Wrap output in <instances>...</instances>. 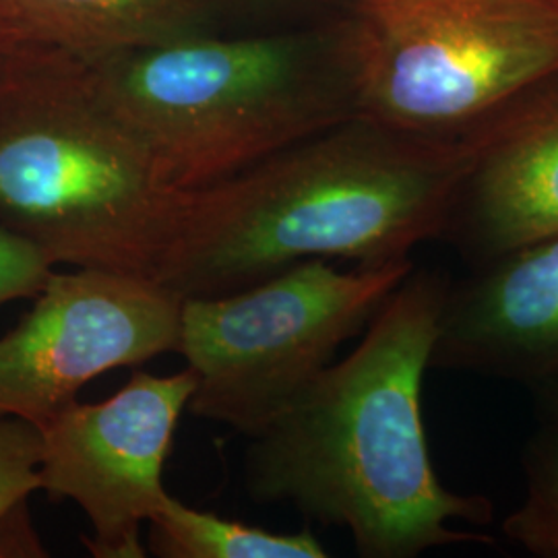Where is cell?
Returning <instances> with one entry per match:
<instances>
[{"label":"cell","mask_w":558,"mask_h":558,"mask_svg":"<svg viewBox=\"0 0 558 558\" xmlns=\"http://www.w3.org/2000/svg\"><path fill=\"white\" fill-rule=\"evenodd\" d=\"M449 281L440 269L414 267L356 350L331 362L253 437L244 463L253 502L292 505L306 519L345 527L362 558L495 544L456 525H490L495 502L442 484L422 416V383Z\"/></svg>","instance_id":"obj_1"},{"label":"cell","mask_w":558,"mask_h":558,"mask_svg":"<svg viewBox=\"0 0 558 558\" xmlns=\"http://www.w3.org/2000/svg\"><path fill=\"white\" fill-rule=\"evenodd\" d=\"M472 156L474 137H420L356 114L184 193L154 281L180 299H211L304 260L410 259L440 239Z\"/></svg>","instance_id":"obj_2"},{"label":"cell","mask_w":558,"mask_h":558,"mask_svg":"<svg viewBox=\"0 0 558 558\" xmlns=\"http://www.w3.org/2000/svg\"><path fill=\"white\" fill-rule=\"evenodd\" d=\"M182 199L83 60L32 44L0 59V226L57 265L154 279Z\"/></svg>","instance_id":"obj_3"},{"label":"cell","mask_w":558,"mask_h":558,"mask_svg":"<svg viewBox=\"0 0 558 558\" xmlns=\"http://www.w3.org/2000/svg\"><path fill=\"white\" fill-rule=\"evenodd\" d=\"M177 191H199L359 114L348 71L299 36L207 32L83 60Z\"/></svg>","instance_id":"obj_4"},{"label":"cell","mask_w":558,"mask_h":558,"mask_svg":"<svg viewBox=\"0 0 558 558\" xmlns=\"http://www.w3.org/2000/svg\"><path fill=\"white\" fill-rule=\"evenodd\" d=\"M360 117L420 137L476 129L558 75V0H359Z\"/></svg>","instance_id":"obj_5"},{"label":"cell","mask_w":558,"mask_h":558,"mask_svg":"<svg viewBox=\"0 0 558 558\" xmlns=\"http://www.w3.org/2000/svg\"><path fill=\"white\" fill-rule=\"evenodd\" d=\"M414 260L338 269L304 260L211 299H182L177 354L195 371L189 412L257 437L366 329Z\"/></svg>","instance_id":"obj_6"},{"label":"cell","mask_w":558,"mask_h":558,"mask_svg":"<svg viewBox=\"0 0 558 558\" xmlns=\"http://www.w3.org/2000/svg\"><path fill=\"white\" fill-rule=\"evenodd\" d=\"M180 304L154 279L52 271L32 311L0 338V418L44 428L96 377L174 352Z\"/></svg>","instance_id":"obj_7"},{"label":"cell","mask_w":558,"mask_h":558,"mask_svg":"<svg viewBox=\"0 0 558 558\" xmlns=\"http://www.w3.org/2000/svg\"><path fill=\"white\" fill-rule=\"evenodd\" d=\"M197 375L133 371L114 396L66 405L41 433L40 490L73 500L92 525L83 538L92 557L143 558L141 525L168 495L163 465Z\"/></svg>","instance_id":"obj_8"},{"label":"cell","mask_w":558,"mask_h":558,"mask_svg":"<svg viewBox=\"0 0 558 558\" xmlns=\"http://www.w3.org/2000/svg\"><path fill=\"white\" fill-rule=\"evenodd\" d=\"M474 131L439 240L476 267L558 239V92L525 94Z\"/></svg>","instance_id":"obj_9"},{"label":"cell","mask_w":558,"mask_h":558,"mask_svg":"<svg viewBox=\"0 0 558 558\" xmlns=\"http://www.w3.org/2000/svg\"><path fill=\"white\" fill-rule=\"evenodd\" d=\"M430 368L532 389L558 379V239L449 281Z\"/></svg>","instance_id":"obj_10"},{"label":"cell","mask_w":558,"mask_h":558,"mask_svg":"<svg viewBox=\"0 0 558 558\" xmlns=\"http://www.w3.org/2000/svg\"><path fill=\"white\" fill-rule=\"evenodd\" d=\"M209 0H0L21 44L98 60L205 32Z\"/></svg>","instance_id":"obj_11"},{"label":"cell","mask_w":558,"mask_h":558,"mask_svg":"<svg viewBox=\"0 0 558 558\" xmlns=\"http://www.w3.org/2000/svg\"><path fill=\"white\" fill-rule=\"evenodd\" d=\"M147 548L161 558H325L311 530L269 532L184 505L170 493L147 523Z\"/></svg>","instance_id":"obj_12"},{"label":"cell","mask_w":558,"mask_h":558,"mask_svg":"<svg viewBox=\"0 0 558 558\" xmlns=\"http://www.w3.org/2000/svg\"><path fill=\"white\" fill-rule=\"evenodd\" d=\"M525 497L502 519L505 538L539 558H558V428L546 426L523 449Z\"/></svg>","instance_id":"obj_13"},{"label":"cell","mask_w":558,"mask_h":558,"mask_svg":"<svg viewBox=\"0 0 558 558\" xmlns=\"http://www.w3.org/2000/svg\"><path fill=\"white\" fill-rule=\"evenodd\" d=\"M41 433L21 418H0V521L40 490Z\"/></svg>","instance_id":"obj_14"},{"label":"cell","mask_w":558,"mask_h":558,"mask_svg":"<svg viewBox=\"0 0 558 558\" xmlns=\"http://www.w3.org/2000/svg\"><path fill=\"white\" fill-rule=\"evenodd\" d=\"M57 263L32 240L0 226V306L36 299Z\"/></svg>","instance_id":"obj_15"},{"label":"cell","mask_w":558,"mask_h":558,"mask_svg":"<svg viewBox=\"0 0 558 558\" xmlns=\"http://www.w3.org/2000/svg\"><path fill=\"white\" fill-rule=\"evenodd\" d=\"M534 393L542 405V414L548 422V426L558 428V379L534 387Z\"/></svg>","instance_id":"obj_16"},{"label":"cell","mask_w":558,"mask_h":558,"mask_svg":"<svg viewBox=\"0 0 558 558\" xmlns=\"http://www.w3.org/2000/svg\"><path fill=\"white\" fill-rule=\"evenodd\" d=\"M21 46L20 38L11 32V27L0 20V59H4L11 50Z\"/></svg>","instance_id":"obj_17"}]
</instances>
